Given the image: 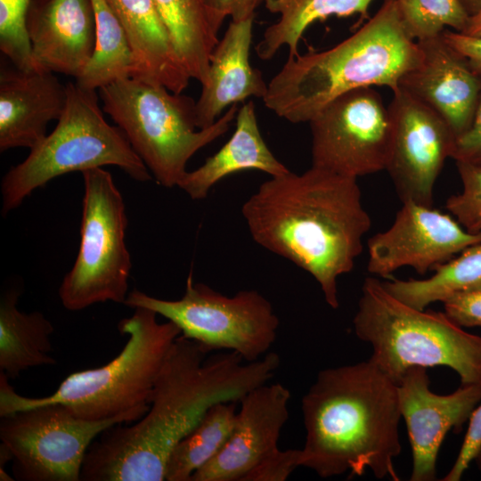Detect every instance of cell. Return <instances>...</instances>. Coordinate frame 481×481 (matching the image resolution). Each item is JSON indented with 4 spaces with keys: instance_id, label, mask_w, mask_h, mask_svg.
<instances>
[{
    "instance_id": "obj_8",
    "label": "cell",
    "mask_w": 481,
    "mask_h": 481,
    "mask_svg": "<svg viewBox=\"0 0 481 481\" xmlns=\"http://www.w3.org/2000/svg\"><path fill=\"white\" fill-rule=\"evenodd\" d=\"M96 91L67 84V102L53 132L11 167L1 182L2 213L20 207L36 189L70 172L116 166L139 182L151 174L124 132L103 117Z\"/></svg>"
},
{
    "instance_id": "obj_17",
    "label": "cell",
    "mask_w": 481,
    "mask_h": 481,
    "mask_svg": "<svg viewBox=\"0 0 481 481\" xmlns=\"http://www.w3.org/2000/svg\"><path fill=\"white\" fill-rule=\"evenodd\" d=\"M417 42L420 61L403 76L398 89L440 115L457 138L473 120L481 94V77L443 34Z\"/></svg>"
},
{
    "instance_id": "obj_31",
    "label": "cell",
    "mask_w": 481,
    "mask_h": 481,
    "mask_svg": "<svg viewBox=\"0 0 481 481\" xmlns=\"http://www.w3.org/2000/svg\"><path fill=\"white\" fill-rule=\"evenodd\" d=\"M461 192L446 200V209L469 232H481V166L456 162Z\"/></svg>"
},
{
    "instance_id": "obj_2",
    "label": "cell",
    "mask_w": 481,
    "mask_h": 481,
    "mask_svg": "<svg viewBox=\"0 0 481 481\" xmlns=\"http://www.w3.org/2000/svg\"><path fill=\"white\" fill-rule=\"evenodd\" d=\"M241 213L255 242L306 271L339 306L338 278L353 270L371 227L357 178L312 166L271 176Z\"/></svg>"
},
{
    "instance_id": "obj_19",
    "label": "cell",
    "mask_w": 481,
    "mask_h": 481,
    "mask_svg": "<svg viewBox=\"0 0 481 481\" xmlns=\"http://www.w3.org/2000/svg\"><path fill=\"white\" fill-rule=\"evenodd\" d=\"M67 102V85L43 69L2 68L0 72V151L36 146L46 127L59 119Z\"/></svg>"
},
{
    "instance_id": "obj_5",
    "label": "cell",
    "mask_w": 481,
    "mask_h": 481,
    "mask_svg": "<svg viewBox=\"0 0 481 481\" xmlns=\"http://www.w3.org/2000/svg\"><path fill=\"white\" fill-rule=\"evenodd\" d=\"M157 316L151 309L135 308L133 315L118 325L128 337L120 353L101 367L69 374L48 396L19 395L0 371V417L59 403L86 420L122 418L126 424L138 420L147 412L156 379L181 335L174 322H159Z\"/></svg>"
},
{
    "instance_id": "obj_23",
    "label": "cell",
    "mask_w": 481,
    "mask_h": 481,
    "mask_svg": "<svg viewBox=\"0 0 481 481\" xmlns=\"http://www.w3.org/2000/svg\"><path fill=\"white\" fill-rule=\"evenodd\" d=\"M20 293L12 288L0 298V371L12 379L29 368L56 363L50 355L53 324L41 312H21Z\"/></svg>"
},
{
    "instance_id": "obj_4",
    "label": "cell",
    "mask_w": 481,
    "mask_h": 481,
    "mask_svg": "<svg viewBox=\"0 0 481 481\" xmlns=\"http://www.w3.org/2000/svg\"><path fill=\"white\" fill-rule=\"evenodd\" d=\"M420 59V48L405 30L396 0H384L373 17L338 45L288 57L263 101L289 122H309L349 91L379 86L395 92Z\"/></svg>"
},
{
    "instance_id": "obj_3",
    "label": "cell",
    "mask_w": 481,
    "mask_h": 481,
    "mask_svg": "<svg viewBox=\"0 0 481 481\" xmlns=\"http://www.w3.org/2000/svg\"><path fill=\"white\" fill-rule=\"evenodd\" d=\"M306 440L300 467L329 478L366 469L377 478L399 477L402 450L397 384L371 359L327 368L302 397Z\"/></svg>"
},
{
    "instance_id": "obj_28",
    "label": "cell",
    "mask_w": 481,
    "mask_h": 481,
    "mask_svg": "<svg viewBox=\"0 0 481 481\" xmlns=\"http://www.w3.org/2000/svg\"><path fill=\"white\" fill-rule=\"evenodd\" d=\"M236 414L235 402L213 405L170 453L165 480L191 481L192 475L224 447L233 428Z\"/></svg>"
},
{
    "instance_id": "obj_29",
    "label": "cell",
    "mask_w": 481,
    "mask_h": 481,
    "mask_svg": "<svg viewBox=\"0 0 481 481\" xmlns=\"http://www.w3.org/2000/svg\"><path fill=\"white\" fill-rule=\"evenodd\" d=\"M404 27L415 41L443 34L446 27L463 32L469 14L461 0H396Z\"/></svg>"
},
{
    "instance_id": "obj_13",
    "label": "cell",
    "mask_w": 481,
    "mask_h": 481,
    "mask_svg": "<svg viewBox=\"0 0 481 481\" xmlns=\"http://www.w3.org/2000/svg\"><path fill=\"white\" fill-rule=\"evenodd\" d=\"M393 135L386 170L402 202L432 207L436 179L452 158L455 135L432 109L407 93H393Z\"/></svg>"
},
{
    "instance_id": "obj_9",
    "label": "cell",
    "mask_w": 481,
    "mask_h": 481,
    "mask_svg": "<svg viewBox=\"0 0 481 481\" xmlns=\"http://www.w3.org/2000/svg\"><path fill=\"white\" fill-rule=\"evenodd\" d=\"M82 175L79 249L59 288L61 304L69 311L107 301L124 304L132 269L126 206L111 174L96 167Z\"/></svg>"
},
{
    "instance_id": "obj_36",
    "label": "cell",
    "mask_w": 481,
    "mask_h": 481,
    "mask_svg": "<svg viewBox=\"0 0 481 481\" xmlns=\"http://www.w3.org/2000/svg\"><path fill=\"white\" fill-rule=\"evenodd\" d=\"M452 158L455 162L481 166V94L470 126L455 140Z\"/></svg>"
},
{
    "instance_id": "obj_10",
    "label": "cell",
    "mask_w": 481,
    "mask_h": 481,
    "mask_svg": "<svg viewBox=\"0 0 481 481\" xmlns=\"http://www.w3.org/2000/svg\"><path fill=\"white\" fill-rule=\"evenodd\" d=\"M124 305L154 311L174 322L182 336L195 340L209 353L232 351L246 362L269 353L280 324L271 302L257 290H240L228 297L195 282L192 273L179 299L158 298L134 289Z\"/></svg>"
},
{
    "instance_id": "obj_1",
    "label": "cell",
    "mask_w": 481,
    "mask_h": 481,
    "mask_svg": "<svg viewBox=\"0 0 481 481\" xmlns=\"http://www.w3.org/2000/svg\"><path fill=\"white\" fill-rule=\"evenodd\" d=\"M281 363L269 352L246 362L232 351L209 353L180 335L156 379L147 412L100 435L82 466L83 481H163L170 453L216 404L240 402L269 382Z\"/></svg>"
},
{
    "instance_id": "obj_33",
    "label": "cell",
    "mask_w": 481,
    "mask_h": 481,
    "mask_svg": "<svg viewBox=\"0 0 481 481\" xmlns=\"http://www.w3.org/2000/svg\"><path fill=\"white\" fill-rule=\"evenodd\" d=\"M445 314L461 327H481V287L455 293L444 302Z\"/></svg>"
},
{
    "instance_id": "obj_21",
    "label": "cell",
    "mask_w": 481,
    "mask_h": 481,
    "mask_svg": "<svg viewBox=\"0 0 481 481\" xmlns=\"http://www.w3.org/2000/svg\"><path fill=\"white\" fill-rule=\"evenodd\" d=\"M127 34L135 57L132 77L181 94L191 77L180 61L153 0H106Z\"/></svg>"
},
{
    "instance_id": "obj_34",
    "label": "cell",
    "mask_w": 481,
    "mask_h": 481,
    "mask_svg": "<svg viewBox=\"0 0 481 481\" xmlns=\"http://www.w3.org/2000/svg\"><path fill=\"white\" fill-rule=\"evenodd\" d=\"M481 448V402L473 411L461 450L443 481H459Z\"/></svg>"
},
{
    "instance_id": "obj_32",
    "label": "cell",
    "mask_w": 481,
    "mask_h": 481,
    "mask_svg": "<svg viewBox=\"0 0 481 481\" xmlns=\"http://www.w3.org/2000/svg\"><path fill=\"white\" fill-rule=\"evenodd\" d=\"M300 467V449H279L251 469L242 481H285Z\"/></svg>"
},
{
    "instance_id": "obj_11",
    "label": "cell",
    "mask_w": 481,
    "mask_h": 481,
    "mask_svg": "<svg viewBox=\"0 0 481 481\" xmlns=\"http://www.w3.org/2000/svg\"><path fill=\"white\" fill-rule=\"evenodd\" d=\"M124 423L122 418L83 420L54 403L2 416L0 439L12 455L15 479L79 481L86 454L95 438Z\"/></svg>"
},
{
    "instance_id": "obj_12",
    "label": "cell",
    "mask_w": 481,
    "mask_h": 481,
    "mask_svg": "<svg viewBox=\"0 0 481 481\" xmlns=\"http://www.w3.org/2000/svg\"><path fill=\"white\" fill-rule=\"evenodd\" d=\"M308 123L312 167L355 178L386 170L392 119L371 87L339 95Z\"/></svg>"
},
{
    "instance_id": "obj_15",
    "label": "cell",
    "mask_w": 481,
    "mask_h": 481,
    "mask_svg": "<svg viewBox=\"0 0 481 481\" xmlns=\"http://www.w3.org/2000/svg\"><path fill=\"white\" fill-rule=\"evenodd\" d=\"M429 385L420 366L408 369L397 382L399 410L412 447V481L436 479V459L447 432H461L481 402V384L461 385L449 395H436Z\"/></svg>"
},
{
    "instance_id": "obj_30",
    "label": "cell",
    "mask_w": 481,
    "mask_h": 481,
    "mask_svg": "<svg viewBox=\"0 0 481 481\" xmlns=\"http://www.w3.org/2000/svg\"><path fill=\"white\" fill-rule=\"evenodd\" d=\"M32 0H0V49L16 68L38 69L33 59L26 20Z\"/></svg>"
},
{
    "instance_id": "obj_14",
    "label": "cell",
    "mask_w": 481,
    "mask_h": 481,
    "mask_svg": "<svg viewBox=\"0 0 481 481\" xmlns=\"http://www.w3.org/2000/svg\"><path fill=\"white\" fill-rule=\"evenodd\" d=\"M480 242L481 232H467L451 215L407 200L392 225L369 239L367 269L383 278L404 266L425 274Z\"/></svg>"
},
{
    "instance_id": "obj_22",
    "label": "cell",
    "mask_w": 481,
    "mask_h": 481,
    "mask_svg": "<svg viewBox=\"0 0 481 481\" xmlns=\"http://www.w3.org/2000/svg\"><path fill=\"white\" fill-rule=\"evenodd\" d=\"M235 119V130L226 143L200 167L187 171L179 181L177 186L191 199L207 198L215 184L238 172L258 170L277 176L290 171L264 141L252 101L241 104Z\"/></svg>"
},
{
    "instance_id": "obj_7",
    "label": "cell",
    "mask_w": 481,
    "mask_h": 481,
    "mask_svg": "<svg viewBox=\"0 0 481 481\" xmlns=\"http://www.w3.org/2000/svg\"><path fill=\"white\" fill-rule=\"evenodd\" d=\"M98 91L103 111L157 183L167 188L178 185L199 150L229 130L239 110L233 104L213 125L196 130V102L161 84L129 77Z\"/></svg>"
},
{
    "instance_id": "obj_24",
    "label": "cell",
    "mask_w": 481,
    "mask_h": 481,
    "mask_svg": "<svg viewBox=\"0 0 481 481\" xmlns=\"http://www.w3.org/2000/svg\"><path fill=\"white\" fill-rule=\"evenodd\" d=\"M373 0H265V8L280 15L279 20L267 27L263 38L256 46L257 56L267 61L281 47H289V57L299 55L298 43L306 29L317 20L335 15L348 17L360 14L368 17V8Z\"/></svg>"
},
{
    "instance_id": "obj_20",
    "label": "cell",
    "mask_w": 481,
    "mask_h": 481,
    "mask_svg": "<svg viewBox=\"0 0 481 481\" xmlns=\"http://www.w3.org/2000/svg\"><path fill=\"white\" fill-rule=\"evenodd\" d=\"M254 18L231 20L215 46L209 62L208 79L196 101V125L203 129L213 125L223 110L249 97L264 98L268 84L249 62Z\"/></svg>"
},
{
    "instance_id": "obj_6",
    "label": "cell",
    "mask_w": 481,
    "mask_h": 481,
    "mask_svg": "<svg viewBox=\"0 0 481 481\" xmlns=\"http://www.w3.org/2000/svg\"><path fill=\"white\" fill-rule=\"evenodd\" d=\"M353 325L355 335L371 344L370 359L396 384L413 366H446L461 385L481 384V336L464 330L445 313L406 305L375 277L363 283Z\"/></svg>"
},
{
    "instance_id": "obj_35",
    "label": "cell",
    "mask_w": 481,
    "mask_h": 481,
    "mask_svg": "<svg viewBox=\"0 0 481 481\" xmlns=\"http://www.w3.org/2000/svg\"><path fill=\"white\" fill-rule=\"evenodd\" d=\"M213 29L218 34L226 17L232 21L255 18L257 8L265 0H202Z\"/></svg>"
},
{
    "instance_id": "obj_26",
    "label": "cell",
    "mask_w": 481,
    "mask_h": 481,
    "mask_svg": "<svg viewBox=\"0 0 481 481\" xmlns=\"http://www.w3.org/2000/svg\"><path fill=\"white\" fill-rule=\"evenodd\" d=\"M95 18L93 53L76 83L99 90L117 80L132 77L134 53L122 23L106 0H91Z\"/></svg>"
},
{
    "instance_id": "obj_40",
    "label": "cell",
    "mask_w": 481,
    "mask_h": 481,
    "mask_svg": "<svg viewBox=\"0 0 481 481\" xmlns=\"http://www.w3.org/2000/svg\"><path fill=\"white\" fill-rule=\"evenodd\" d=\"M477 469L481 471V448L474 460Z\"/></svg>"
},
{
    "instance_id": "obj_38",
    "label": "cell",
    "mask_w": 481,
    "mask_h": 481,
    "mask_svg": "<svg viewBox=\"0 0 481 481\" xmlns=\"http://www.w3.org/2000/svg\"><path fill=\"white\" fill-rule=\"evenodd\" d=\"M461 33L481 37V5L476 12L469 15L467 27Z\"/></svg>"
},
{
    "instance_id": "obj_27",
    "label": "cell",
    "mask_w": 481,
    "mask_h": 481,
    "mask_svg": "<svg viewBox=\"0 0 481 481\" xmlns=\"http://www.w3.org/2000/svg\"><path fill=\"white\" fill-rule=\"evenodd\" d=\"M434 271L427 279L382 282L395 298L420 310L455 293L481 287V242L468 247Z\"/></svg>"
},
{
    "instance_id": "obj_37",
    "label": "cell",
    "mask_w": 481,
    "mask_h": 481,
    "mask_svg": "<svg viewBox=\"0 0 481 481\" xmlns=\"http://www.w3.org/2000/svg\"><path fill=\"white\" fill-rule=\"evenodd\" d=\"M443 36L466 59L473 72L481 77V37L454 30H444Z\"/></svg>"
},
{
    "instance_id": "obj_25",
    "label": "cell",
    "mask_w": 481,
    "mask_h": 481,
    "mask_svg": "<svg viewBox=\"0 0 481 481\" xmlns=\"http://www.w3.org/2000/svg\"><path fill=\"white\" fill-rule=\"evenodd\" d=\"M153 1L191 78L206 84L210 56L219 39L202 0Z\"/></svg>"
},
{
    "instance_id": "obj_39",
    "label": "cell",
    "mask_w": 481,
    "mask_h": 481,
    "mask_svg": "<svg viewBox=\"0 0 481 481\" xmlns=\"http://www.w3.org/2000/svg\"><path fill=\"white\" fill-rule=\"evenodd\" d=\"M469 15L477 11L481 5V0H461Z\"/></svg>"
},
{
    "instance_id": "obj_18",
    "label": "cell",
    "mask_w": 481,
    "mask_h": 481,
    "mask_svg": "<svg viewBox=\"0 0 481 481\" xmlns=\"http://www.w3.org/2000/svg\"><path fill=\"white\" fill-rule=\"evenodd\" d=\"M26 27L38 69L79 77L94 46L91 0H32Z\"/></svg>"
},
{
    "instance_id": "obj_16",
    "label": "cell",
    "mask_w": 481,
    "mask_h": 481,
    "mask_svg": "<svg viewBox=\"0 0 481 481\" xmlns=\"http://www.w3.org/2000/svg\"><path fill=\"white\" fill-rule=\"evenodd\" d=\"M290 397V391L279 382H267L245 395L225 444L191 481H242L280 449L278 441L289 419Z\"/></svg>"
}]
</instances>
